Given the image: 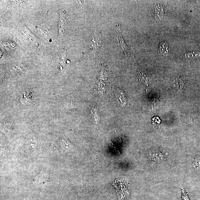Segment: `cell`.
Segmentation results:
<instances>
[{
  "instance_id": "6da1fadb",
  "label": "cell",
  "mask_w": 200,
  "mask_h": 200,
  "mask_svg": "<svg viewBox=\"0 0 200 200\" xmlns=\"http://www.w3.org/2000/svg\"><path fill=\"white\" fill-rule=\"evenodd\" d=\"M116 29L117 38L118 41L119 46L122 49L124 54L126 56H127V57H130V56H131L130 51L122 38L121 33L120 31V28L118 27Z\"/></svg>"
},
{
  "instance_id": "7a4b0ae2",
  "label": "cell",
  "mask_w": 200,
  "mask_h": 200,
  "mask_svg": "<svg viewBox=\"0 0 200 200\" xmlns=\"http://www.w3.org/2000/svg\"><path fill=\"white\" fill-rule=\"evenodd\" d=\"M165 11L164 9L163 5L159 3L155 6L154 9V18L157 21H163Z\"/></svg>"
},
{
  "instance_id": "3957f363",
  "label": "cell",
  "mask_w": 200,
  "mask_h": 200,
  "mask_svg": "<svg viewBox=\"0 0 200 200\" xmlns=\"http://www.w3.org/2000/svg\"><path fill=\"white\" fill-rule=\"evenodd\" d=\"M115 96L117 101L121 106H126L127 103V98L124 92L120 88H117L115 92Z\"/></svg>"
},
{
  "instance_id": "277c9868",
  "label": "cell",
  "mask_w": 200,
  "mask_h": 200,
  "mask_svg": "<svg viewBox=\"0 0 200 200\" xmlns=\"http://www.w3.org/2000/svg\"><path fill=\"white\" fill-rule=\"evenodd\" d=\"M159 50L160 54H161L164 57H167L169 55L171 51L168 44L166 41H162L160 43Z\"/></svg>"
},
{
  "instance_id": "5b68a950",
  "label": "cell",
  "mask_w": 200,
  "mask_h": 200,
  "mask_svg": "<svg viewBox=\"0 0 200 200\" xmlns=\"http://www.w3.org/2000/svg\"><path fill=\"white\" fill-rule=\"evenodd\" d=\"M39 175L35 177V178L33 180V183L32 184H43L49 180V179L47 178L46 175Z\"/></svg>"
},
{
  "instance_id": "8992f818",
  "label": "cell",
  "mask_w": 200,
  "mask_h": 200,
  "mask_svg": "<svg viewBox=\"0 0 200 200\" xmlns=\"http://www.w3.org/2000/svg\"><path fill=\"white\" fill-rule=\"evenodd\" d=\"M185 57L186 58H198L200 57V52L193 51L185 54Z\"/></svg>"
},
{
  "instance_id": "52a82bcc",
  "label": "cell",
  "mask_w": 200,
  "mask_h": 200,
  "mask_svg": "<svg viewBox=\"0 0 200 200\" xmlns=\"http://www.w3.org/2000/svg\"><path fill=\"white\" fill-rule=\"evenodd\" d=\"M182 200H190L188 197L187 193L185 191L184 189H182Z\"/></svg>"
},
{
  "instance_id": "ba28073f",
  "label": "cell",
  "mask_w": 200,
  "mask_h": 200,
  "mask_svg": "<svg viewBox=\"0 0 200 200\" xmlns=\"http://www.w3.org/2000/svg\"><path fill=\"white\" fill-rule=\"evenodd\" d=\"M200 165V162L199 159H196L195 160V162H194L193 165L195 166V167H198Z\"/></svg>"
},
{
  "instance_id": "9c48e42d",
  "label": "cell",
  "mask_w": 200,
  "mask_h": 200,
  "mask_svg": "<svg viewBox=\"0 0 200 200\" xmlns=\"http://www.w3.org/2000/svg\"><path fill=\"white\" fill-rule=\"evenodd\" d=\"M195 2L200 7V1H196Z\"/></svg>"
}]
</instances>
